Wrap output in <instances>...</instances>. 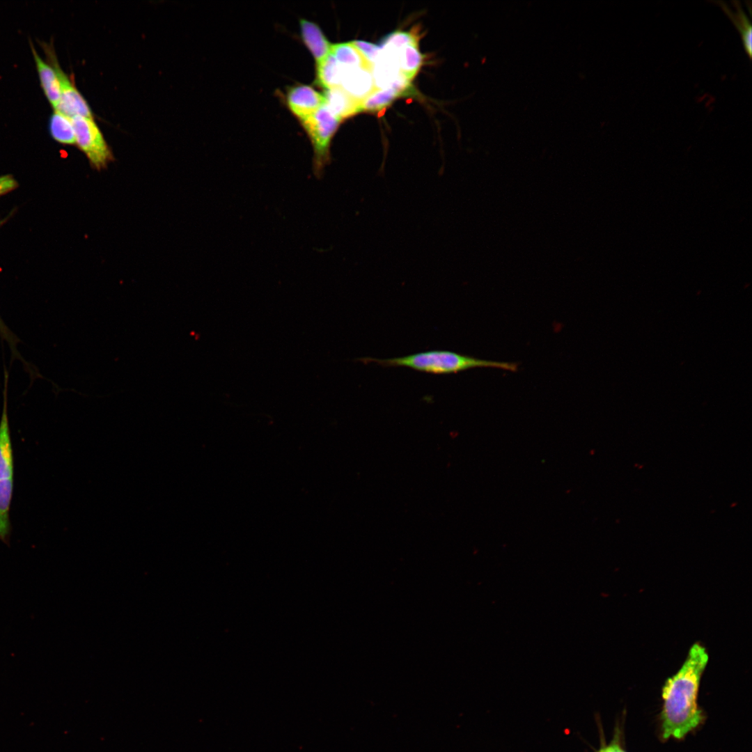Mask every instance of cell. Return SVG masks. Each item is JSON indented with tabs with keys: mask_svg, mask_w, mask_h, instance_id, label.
Returning <instances> with one entry per match:
<instances>
[{
	"mask_svg": "<svg viewBox=\"0 0 752 752\" xmlns=\"http://www.w3.org/2000/svg\"><path fill=\"white\" fill-rule=\"evenodd\" d=\"M709 660L706 648L694 643L680 669L662 689L661 730L664 739H682L697 728L703 715L697 703L703 673Z\"/></svg>",
	"mask_w": 752,
	"mask_h": 752,
	"instance_id": "obj_1",
	"label": "cell"
},
{
	"mask_svg": "<svg viewBox=\"0 0 752 752\" xmlns=\"http://www.w3.org/2000/svg\"><path fill=\"white\" fill-rule=\"evenodd\" d=\"M357 360L363 363H375L384 367H407L435 375L457 373L476 368H492L512 372L518 369V364L515 362L478 359L448 350H430L388 359L364 357Z\"/></svg>",
	"mask_w": 752,
	"mask_h": 752,
	"instance_id": "obj_2",
	"label": "cell"
},
{
	"mask_svg": "<svg viewBox=\"0 0 752 752\" xmlns=\"http://www.w3.org/2000/svg\"><path fill=\"white\" fill-rule=\"evenodd\" d=\"M0 421V540L10 545V508L14 486V460L7 407V374Z\"/></svg>",
	"mask_w": 752,
	"mask_h": 752,
	"instance_id": "obj_3",
	"label": "cell"
},
{
	"mask_svg": "<svg viewBox=\"0 0 752 752\" xmlns=\"http://www.w3.org/2000/svg\"><path fill=\"white\" fill-rule=\"evenodd\" d=\"M340 122L324 103L310 117L299 122L313 148V171L317 178L322 176L330 162L331 143Z\"/></svg>",
	"mask_w": 752,
	"mask_h": 752,
	"instance_id": "obj_4",
	"label": "cell"
},
{
	"mask_svg": "<svg viewBox=\"0 0 752 752\" xmlns=\"http://www.w3.org/2000/svg\"><path fill=\"white\" fill-rule=\"evenodd\" d=\"M75 145L85 155L92 168L105 169L113 162V155L93 118L77 116L72 118Z\"/></svg>",
	"mask_w": 752,
	"mask_h": 752,
	"instance_id": "obj_5",
	"label": "cell"
},
{
	"mask_svg": "<svg viewBox=\"0 0 752 752\" xmlns=\"http://www.w3.org/2000/svg\"><path fill=\"white\" fill-rule=\"evenodd\" d=\"M42 46L48 62L54 67L60 84V101L57 109L54 111H58L70 118L77 116L93 118L92 111L86 100L72 83V79L60 67L54 49L47 43H44Z\"/></svg>",
	"mask_w": 752,
	"mask_h": 752,
	"instance_id": "obj_6",
	"label": "cell"
},
{
	"mask_svg": "<svg viewBox=\"0 0 752 752\" xmlns=\"http://www.w3.org/2000/svg\"><path fill=\"white\" fill-rule=\"evenodd\" d=\"M284 102L291 113L301 122L310 117L324 103V97L312 86L297 84L286 89Z\"/></svg>",
	"mask_w": 752,
	"mask_h": 752,
	"instance_id": "obj_7",
	"label": "cell"
},
{
	"mask_svg": "<svg viewBox=\"0 0 752 752\" xmlns=\"http://www.w3.org/2000/svg\"><path fill=\"white\" fill-rule=\"evenodd\" d=\"M342 68L340 87L361 102L377 89L372 70L364 67Z\"/></svg>",
	"mask_w": 752,
	"mask_h": 752,
	"instance_id": "obj_8",
	"label": "cell"
},
{
	"mask_svg": "<svg viewBox=\"0 0 752 752\" xmlns=\"http://www.w3.org/2000/svg\"><path fill=\"white\" fill-rule=\"evenodd\" d=\"M301 40L314 58L316 63L325 58L331 52V44L320 27L314 22L299 19Z\"/></svg>",
	"mask_w": 752,
	"mask_h": 752,
	"instance_id": "obj_9",
	"label": "cell"
},
{
	"mask_svg": "<svg viewBox=\"0 0 752 752\" xmlns=\"http://www.w3.org/2000/svg\"><path fill=\"white\" fill-rule=\"evenodd\" d=\"M31 48L43 92L54 110H56L61 97L60 84L56 72L54 67L38 54L31 43Z\"/></svg>",
	"mask_w": 752,
	"mask_h": 752,
	"instance_id": "obj_10",
	"label": "cell"
},
{
	"mask_svg": "<svg viewBox=\"0 0 752 752\" xmlns=\"http://www.w3.org/2000/svg\"><path fill=\"white\" fill-rule=\"evenodd\" d=\"M328 109L341 121L361 110V102L357 100L340 86L326 89L323 94Z\"/></svg>",
	"mask_w": 752,
	"mask_h": 752,
	"instance_id": "obj_11",
	"label": "cell"
},
{
	"mask_svg": "<svg viewBox=\"0 0 752 752\" xmlns=\"http://www.w3.org/2000/svg\"><path fill=\"white\" fill-rule=\"evenodd\" d=\"M717 3L723 10L733 22L739 31L742 40L744 47L749 58L752 55V26L742 7L738 1H733L735 10H733L725 2L719 1Z\"/></svg>",
	"mask_w": 752,
	"mask_h": 752,
	"instance_id": "obj_12",
	"label": "cell"
},
{
	"mask_svg": "<svg viewBox=\"0 0 752 752\" xmlns=\"http://www.w3.org/2000/svg\"><path fill=\"white\" fill-rule=\"evenodd\" d=\"M400 73L411 81L417 74L423 64V55L418 42L407 44L397 50Z\"/></svg>",
	"mask_w": 752,
	"mask_h": 752,
	"instance_id": "obj_13",
	"label": "cell"
},
{
	"mask_svg": "<svg viewBox=\"0 0 752 752\" xmlns=\"http://www.w3.org/2000/svg\"><path fill=\"white\" fill-rule=\"evenodd\" d=\"M341 78L342 68L331 52L316 63V82L325 90L340 86Z\"/></svg>",
	"mask_w": 752,
	"mask_h": 752,
	"instance_id": "obj_14",
	"label": "cell"
},
{
	"mask_svg": "<svg viewBox=\"0 0 752 752\" xmlns=\"http://www.w3.org/2000/svg\"><path fill=\"white\" fill-rule=\"evenodd\" d=\"M49 131L52 137L63 145H75V131L72 118L54 111L49 120Z\"/></svg>",
	"mask_w": 752,
	"mask_h": 752,
	"instance_id": "obj_15",
	"label": "cell"
},
{
	"mask_svg": "<svg viewBox=\"0 0 752 752\" xmlns=\"http://www.w3.org/2000/svg\"><path fill=\"white\" fill-rule=\"evenodd\" d=\"M331 53L343 68L364 67L372 70L351 42L332 45Z\"/></svg>",
	"mask_w": 752,
	"mask_h": 752,
	"instance_id": "obj_16",
	"label": "cell"
},
{
	"mask_svg": "<svg viewBox=\"0 0 752 752\" xmlns=\"http://www.w3.org/2000/svg\"><path fill=\"white\" fill-rule=\"evenodd\" d=\"M402 93L393 87L377 88L361 102V111L375 112L384 109Z\"/></svg>",
	"mask_w": 752,
	"mask_h": 752,
	"instance_id": "obj_17",
	"label": "cell"
},
{
	"mask_svg": "<svg viewBox=\"0 0 752 752\" xmlns=\"http://www.w3.org/2000/svg\"><path fill=\"white\" fill-rule=\"evenodd\" d=\"M412 42H418V39L414 34L399 31L386 36L382 40V45L384 48L397 51L403 46Z\"/></svg>",
	"mask_w": 752,
	"mask_h": 752,
	"instance_id": "obj_18",
	"label": "cell"
},
{
	"mask_svg": "<svg viewBox=\"0 0 752 752\" xmlns=\"http://www.w3.org/2000/svg\"><path fill=\"white\" fill-rule=\"evenodd\" d=\"M351 43L359 52L368 65L373 66L378 59L382 48L373 43L363 40H354Z\"/></svg>",
	"mask_w": 752,
	"mask_h": 752,
	"instance_id": "obj_19",
	"label": "cell"
},
{
	"mask_svg": "<svg viewBox=\"0 0 752 752\" xmlns=\"http://www.w3.org/2000/svg\"><path fill=\"white\" fill-rule=\"evenodd\" d=\"M17 186V181L10 175L0 176V196L4 195Z\"/></svg>",
	"mask_w": 752,
	"mask_h": 752,
	"instance_id": "obj_20",
	"label": "cell"
},
{
	"mask_svg": "<svg viewBox=\"0 0 752 752\" xmlns=\"http://www.w3.org/2000/svg\"><path fill=\"white\" fill-rule=\"evenodd\" d=\"M0 333H1V335L3 337H4V338L8 341V343L11 346V348L13 349V353L16 352V351L15 350L16 340L14 338V335H13L12 333L10 332V331L7 328V327L6 326L4 322H3L1 317H0Z\"/></svg>",
	"mask_w": 752,
	"mask_h": 752,
	"instance_id": "obj_21",
	"label": "cell"
},
{
	"mask_svg": "<svg viewBox=\"0 0 752 752\" xmlns=\"http://www.w3.org/2000/svg\"><path fill=\"white\" fill-rule=\"evenodd\" d=\"M2 224H3V221H0V226H1V225Z\"/></svg>",
	"mask_w": 752,
	"mask_h": 752,
	"instance_id": "obj_22",
	"label": "cell"
}]
</instances>
